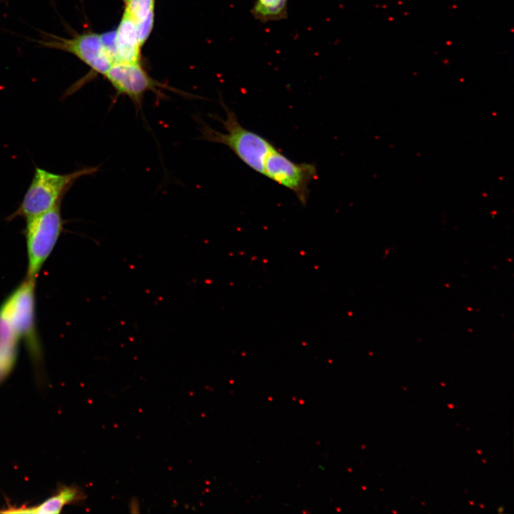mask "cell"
I'll return each instance as SVG.
<instances>
[{
  "label": "cell",
  "instance_id": "cell-1",
  "mask_svg": "<svg viewBox=\"0 0 514 514\" xmlns=\"http://www.w3.org/2000/svg\"><path fill=\"white\" fill-rule=\"evenodd\" d=\"M221 105L226 111V118L216 116V119L221 122L225 132L201 122V138L227 146L246 166L263 175L266 160L275 146L265 137L243 126L236 114L223 102Z\"/></svg>",
  "mask_w": 514,
  "mask_h": 514
},
{
  "label": "cell",
  "instance_id": "cell-2",
  "mask_svg": "<svg viewBox=\"0 0 514 514\" xmlns=\"http://www.w3.org/2000/svg\"><path fill=\"white\" fill-rule=\"evenodd\" d=\"M97 171L96 166L84 167L69 173L58 174L36 167L22 201L7 219L28 218L49 211L62 201L64 195L79 178Z\"/></svg>",
  "mask_w": 514,
  "mask_h": 514
},
{
  "label": "cell",
  "instance_id": "cell-3",
  "mask_svg": "<svg viewBox=\"0 0 514 514\" xmlns=\"http://www.w3.org/2000/svg\"><path fill=\"white\" fill-rule=\"evenodd\" d=\"M36 280L25 279L0 306V319L23 339L36 366L41 361V346L36 327Z\"/></svg>",
  "mask_w": 514,
  "mask_h": 514
},
{
  "label": "cell",
  "instance_id": "cell-4",
  "mask_svg": "<svg viewBox=\"0 0 514 514\" xmlns=\"http://www.w3.org/2000/svg\"><path fill=\"white\" fill-rule=\"evenodd\" d=\"M61 203L46 212L26 218L24 229L28 259L26 278L36 281L62 233L64 222Z\"/></svg>",
  "mask_w": 514,
  "mask_h": 514
},
{
  "label": "cell",
  "instance_id": "cell-5",
  "mask_svg": "<svg viewBox=\"0 0 514 514\" xmlns=\"http://www.w3.org/2000/svg\"><path fill=\"white\" fill-rule=\"evenodd\" d=\"M263 175L293 191L306 206L317 168L314 163H296L275 148L266 160Z\"/></svg>",
  "mask_w": 514,
  "mask_h": 514
},
{
  "label": "cell",
  "instance_id": "cell-6",
  "mask_svg": "<svg viewBox=\"0 0 514 514\" xmlns=\"http://www.w3.org/2000/svg\"><path fill=\"white\" fill-rule=\"evenodd\" d=\"M116 91V97L126 96L137 109H141L147 92L161 96V89L168 86L150 76L141 63L114 64L104 76Z\"/></svg>",
  "mask_w": 514,
  "mask_h": 514
},
{
  "label": "cell",
  "instance_id": "cell-7",
  "mask_svg": "<svg viewBox=\"0 0 514 514\" xmlns=\"http://www.w3.org/2000/svg\"><path fill=\"white\" fill-rule=\"evenodd\" d=\"M41 44L44 46L74 54L98 74L105 76L113 65L101 34L97 33L87 31L69 39L50 36V39Z\"/></svg>",
  "mask_w": 514,
  "mask_h": 514
},
{
  "label": "cell",
  "instance_id": "cell-8",
  "mask_svg": "<svg viewBox=\"0 0 514 514\" xmlns=\"http://www.w3.org/2000/svg\"><path fill=\"white\" fill-rule=\"evenodd\" d=\"M115 46L118 62L140 63L142 45L136 23L126 12L115 30Z\"/></svg>",
  "mask_w": 514,
  "mask_h": 514
},
{
  "label": "cell",
  "instance_id": "cell-9",
  "mask_svg": "<svg viewBox=\"0 0 514 514\" xmlns=\"http://www.w3.org/2000/svg\"><path fill=\"white\" fill-rule=\"evenodd\" d=\"M81 492L76 487L63 486L59 491L45 502L31 508H11L4 513H56L60 512L66 504L81 500Z\"/></svg>",
  "mask_w": 514,
  "mask_h": 514
},
{
  "label": "cell",
  "instance_id": "cell-10",
  "mask_svg": "<svg viewBox=\"0 0 514 514\" xmlns=\"http://www.w3.org/2000/svg\"><path fill=\"white\" fill-rule=\"evenodd\" d=\"M288 0H256L251 14L261 23L281 21L288 18Z\"/></svg>",
  "mask_w": 514,
  "mask_h": 514
},
{
  "label": "cell",
  "instance_id": "cell-11",
  "mask_svg": "<svg viewBox=\"0 0 514 514\" xmlns=\"http://www.w3.org/2000/svg\"><path fill=\"white\" fill-rule=\"evenodd\" d=\"M155 0H124V12L136 23L154 19Z\"/></svg>",
  "mask_w": 514,
  "mask_h": 514
}]
</instances>
